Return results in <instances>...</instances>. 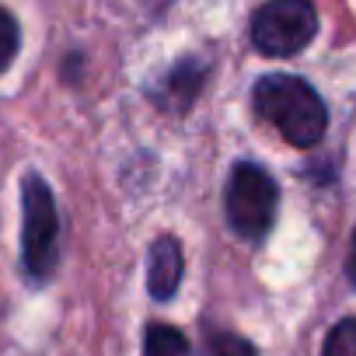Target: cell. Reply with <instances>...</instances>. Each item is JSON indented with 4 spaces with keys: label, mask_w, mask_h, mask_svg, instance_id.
<instances>
[{
    "label": "cell",
    "mask_w": 356,
    "mask_h": 356,
    "mask_svg": "<svg viewBox=\"0 0 356 356\" xmlns=\"http://www.w3.org/2000/svg\"><path fill=\"white\" fill-rule=\"evenodd\" d=\"M252 102L255 112L266 122H273L283 133V140L293 147H314L328 129V108L304 77L266 74L255 81Z\"/></svg>",
    "instance_id": "1"
},
{
    "label": "cell",
    "mask_w": 356,
    "mask_h": 356,
    "mask_svg": "<svg viewBox=\"0 0 356 356\" xmlns=\"http://www.w3.org/2000/svg\"><path fill=\"white\" fill-rule=\"evenodd\" d=\"M22 269L32 283H46L60 266V210L39 171L22 178Z\"/></svg>",
    "instance_id": "2"
},
{
    "label": "cell",
    "mask_w": 356,
    "mask_h": 356,
    "mask_svg": "<svg viewBox=\"0 0 356 356\" xmlns=\"http://www.w3.org/2000/svg\"><path fill=\"white\" fill-rule=\"evenodd\" d=\"M276 207H280V189L273 175L255 161H238L227 178V196H224L231 231L245 241H262L273 231Z\"/></svg>",
    "instance_id": "3"
},
{
    "label": "cell",
    "mask_w": 356,
    "mask_h": 356,
    "mask_svg": "<svg viewBox=\"0 0 356 356\" xmlns=\"http://www.w3.org/2000/svg\"><path fill=\"white\" fill-rule=\"evenodd\" d=\"M318 35V11L311 0H266L252 15V46L262 56H297Z\"/></svg>",
    "instance_id": "4"
},
{
    "label": "cell",
    "mask_w": 356,
    "mask_h": 356,
    "mask_svg": "<svg viewBox=\"0 0 356 356\" xmlns=\"http://www.w3.org/2000/svg\"><path fill=\"white\" fill-rule=\"evenodd\" d=\"M207 77H210V63H207L203 56H182V60L171 63V67L147 88V98H150L161 112L186 115V112L196 105V98H200Z\"/></svg>",
    "instance_id": "5"
},
{
    "label": "cell",
    "mask_w": 356,
    "mask_h": 356,
    "mask_svg": "<svg viewBox=\"0 0 356 356\" xmlns=\"http://www.w3.org/2000/svg\"><path fill=\"white\" fill-rule=\"evenodd\" d=\"M182 245L175 234H161L147 255V293L154 300H171L182 283Z\"/></svg>",
    "instance_id": "6"
},
{
    "label": "cell",
    "mask_w": 356,
    "mask_h": 356,
    "mask_svg": "<svg viewBox=\"0 0 356 356\" xmlns=\"http://www.w3.org/2000/svg\"><path fill=\"white\" fill-rule=\"evenodd\" d=\"M143 356H193L189 339L178 332L175 325H147L143 335Z\"/></svg>",
    "instance_id": "7"
},
{
    "label": "cell",
    "mask_w": 356,
    "mask_h": 356,
    "mask_svg": "<svg viewBox=\"0 0 356 356\" xmlns=\"http://www.w3.org/2000/svg\"><path fill=\"white\" fill-rule=\"evenodd\" d=\"M22 49V29L8 8H0V74H4Z\"/></svg>",
    "instance_id": "8"
},
{
    "label": "cell",
    "mask_w": 356,
    "mask_h": 356,
    "mask_svg": "<svg viewBox=\"0 0 356 356\" xmlns=\"http://www.w3.org/2000/svg\"><path fill=\"white\" fill-rule=\"evenodd\" d=\"M321 356H356V318H342L332 325Z\"/></svg>",
    "instance_id": "9"
},
{
    "label": "cell",
    "mask_w": 356,
    "mask_h": 356,
    "mask_svg": "<svg viewBox=\"0 0 356 356\" xmlns=\"http://www.w3.org/2000/svg\"><path fill=\"white\" fill-rule=\"evenodd\" d=\"M207 356H259V349L234 332H213L207 339Z\"/></svg>",
    "instance_id": "10"
},
{
    "label": "cell",
    "mask_w": 356,
    "mask_h": 356,
    "mask_svg": "<svg viewBox=\"0 0 356 356\" xmlns=\"http://www.w3.org/2000/svg\"><path fill=\"white\" fill-rule=\"evenodd\" d=\"M346 276L356 286V231H353V248H349V259H346Z\"/></svg>",
    "instance_id": "11"
},
{
    "label": "cell",
    "mask_w": 356,
    "mask_h": 356,
    "mask_svg": "<svg viewBox=\"0 0 356 356\" xmlns=\"http://www.w3.org/2000/svg\"><path fill=\"white\" fill-rule=\"evenodd\" d=\"M140 4H143V8L150 11V15H161V11H164V8L171 4V0H140Z\"/></svg>",
    "instance_id": "12"
}]
</instances>
